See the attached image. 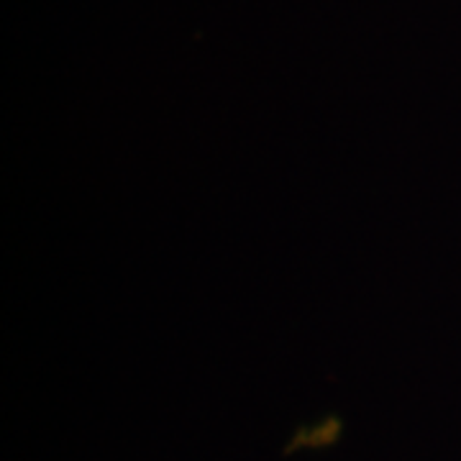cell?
<instances>
[{"label":"cell","mask_w":461,"mask_h":461,"mask_svg":"<svg viewBox=\"0 0 461 461\" xmlns=\"http://www.w3.org/2000/svg\"><path fill=\"white\" fill-rule=\"evenodd\" d=\"M336 438H341V420H339L336 415H330V418H326L321 426L297 430L293 444L287 446V454L295 451V448H303V446H308V448H315V446L323 448V446L333 444Z\"/></svg>","instance_id":"cell-1"}]
</instances>
